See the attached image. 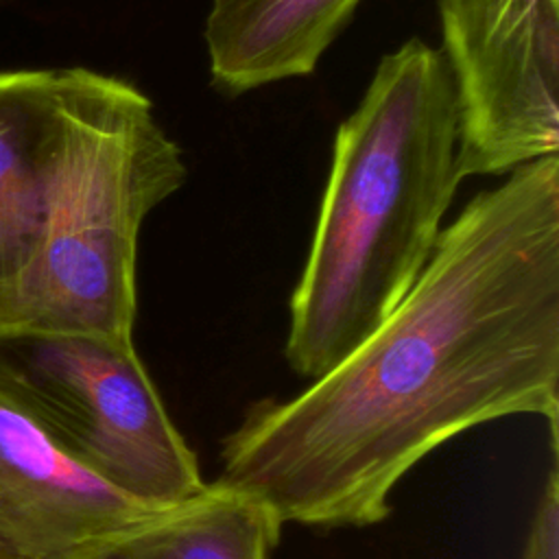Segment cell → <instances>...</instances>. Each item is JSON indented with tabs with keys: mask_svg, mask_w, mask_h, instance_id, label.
Listing matches in <instances>:
<instances>
[{
	"mask_svg": "<svg viewBox=\"0 0 559 559\" xmlns=\"http://www.w3.org/2000/svg\"><path fill=\"white\" fill-rule=\"evenodd\" d=\"M513 415L546 419L557 454V153L478 192L402 301L310 386L251 404L216 480L282 524L362 528L432 450Z\"/></svg>",
	"mask_w": 559,
	"mask_h": 559,
	"instance_id": "obj_1",
	"label": "cell"
},
{
	"mask_svg": "<svg viewBox=\"0 0 559 559\" xmlns=\"http://www.w3.org/2000/svg\"><path fill=\"white\" fill-rule=\"evenodd\" d=\"M461 107L441 48L413 37L380 59L336 131L301 275L290 295L288 367L319 378L408 293L463 181Z\"/></svg>",
	"mask_w": 559,
	"mask_h": 559,
	"instance_id": "obj_2",
	"label": "cell"
},
{
	"mask_svg": "<svg viewBox=\"0 0 559 559\" xmlns=\"http://www.w3.org/2000/svg\"><path fill=\"white\" fill-rule=\"evenodd\" d=\"M57 81L37 249L0 330L133 338L140 229L188 168L138 87L87 68Z\"/></svg>",
	"mask_w": 559,
	"mask_h": 559,
	"instance_id": "obj_3",
	"label": "cell"
},
{
	"mask_svg": "<svg viewBox=\"0 0 559 559\" xmlns=\"http://www.w3.org/2000/svg\"><path fill=\"white\" fill-rule=\"evenodd\" d=\"M0 393L81 465L148 507L205 487L133 338L0 330Z\"/></svg>",
	"mask_w": 559,
	"mask_h": 559,
	"instance_id": "obj_4",
	"label": "cell"
},
{
	"mask_svg": "<svg viewBox=\"0 0 559 559\" xmlns=\"http://www.w3.org/2000/svg\"><path fill=\"white\" fill-rule=\"evenodd\" d=\"M459 170L498 175L559 148V0H437Z\"/></svg>",
	"mask_w": 559,
	"mask_h": 559,
	"instance_id": "obj_5",
	"label": "cell"
},
{
	"mask_svg": "<svg viewBox=\"0 0 559 559\" xmlns=\"http://www.w3.org/2000/svg\"><path fill=\"white\" fill-rule=\"evenodd\" d=\"M153 509L81 465L0 393V559H79Z\"/></svg>",
	"mask_w": 559,
	"mask_h": 559,
	"instance_id": "obj_6",
	"label": "cell"
},
{
	"mask_svg": "<svg viewBox=\"0 0 559 559\" xmlns=\"http://www.w3.org/2000/svg\"><path fill=\"white\" fill-rule=\"evenodd\" d=\"M360 0H210L205 48L229 96L310 74Z\"/></svg>",
	"mask_w": 559,
	"mask_h": 559,
	"instance_id": "obj_7",
	"label": "cell"
},
{
	"mask_svg": "<svg viewBox=\"0 0 559 559\" xmlns=\"http://www.w3.org/2000/svg\"><path fill=\"white\" fill-rule=\"evenodd\" d=\"M57 114V70L0 72V306L37 249Z\"/></svg>",
	"mask_w": 559,
	"mask_h": 559,
	"instance_id": "obj_8",
	"label": "cell"
},
{
	"mask_svg": "<svg viewBox=\"0 0 559 559\" xmlns=\"http://www.w3.org/2000/svg\"><path fill=\"white\" fill-rule=\"evenodd\" d=\"M282 520L221 480L109 533L79 559H271Z\"/></svg>",
	"mask_w": 559,
	"mask_h": 559,
	"instance_id": "obj_9",
	"label": "cell"
},
{
	"mask_svg": "<svg viewBox=\"0 0 559 559\" xmlns=\"http://www.w3.org/2000/svg\"><path fill=\"white\" fill-rule=\"evenodd\" d=\"M520 559H559V476L555 465L535 504Z\"/></svg>",
	"mask_w": 559,
	"mask_h": 559,
	"instance_id": "obj_10",
	"label": "cell"
}]
</instances>
